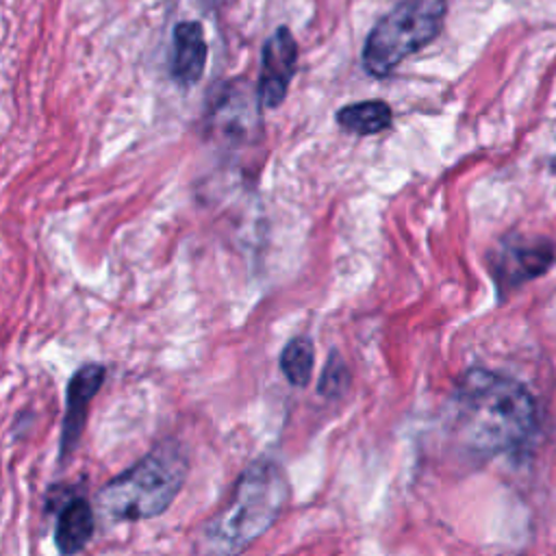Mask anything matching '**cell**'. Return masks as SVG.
<instances>
[{"mask_svg": "<svg viewBox=\"0 0 556 556\" xmlns=\"http://www.w3.org/2000/svg\"><path fill=\"white\" fill-rule=\"evenodd\" d=\"M454 430L478 454H502L526 445L539 428L532 393L504 374L473 367L454 389Z\"/></svg>", "mask_w": 556, "mask_h": 556, "instance_id": "6da1fadb", "label": "cell"}, {"mask_svg": "<svg viewBox=\"0 0 556 556\" xmlns=\"http://www.w3.org/2000/svg\"><path fill=\"white\" fill-rule=\"evenodd\" d=\"M289 482L278 463L254 460L237 480L226 506L206 523L200 545L206 556H239L280 517Z\"/></svg>", "mask_w": 556, "mask_h": 556, "instance_id": "7a4b0ae2", "label": "cell"}, {"mask_svg": "<svg viewBox=\"0 0 556 556\" xmlns=\"http://www.w3.org/2000/svg\"><path fill=\"white\" fill-rule=\"evenodd\" d=\"M187 454L174 441H163L100 493L102 513L115 521H143L169 508L187 480Z\"/></svg>", "mask_w": 556, "mask_h": 556, "instance_id": "3957f363", "label": "cell"}, {"mask_svg": "<svg viewBox=\"0 0 556 556\" xmlns=\"http://www.w3.org/2000/svg\"><path fill=\"white\" fill-rule=\"evenodd\" d=\"M445 0H402L367 35L363 65L371 76L391 74L406 56L426 48L443 28Z\"/></svg>", "mask_w": 556, "mask_h": 556, "instance_id": "277c9868", "label": "cell"}, {"mask_svg": "<svg viewBox=\"0 0 556 556\" xmlns=\"http://www.w3.org/2000/svg\"><path fill=\"white\" fill-rule=\"evenodd\" d=\"M298 59V46L287 26L276 28L263 48V67L258 80V98L267 109L282 104Z\"/></svg>", "mask_w": 556, "mask_h": 556, "instance_id": "5b68a950", "label": "cell"}, {"mask_svg": "<svg viewBox=\"0 0 556 556\" xmlns=\"http://www.w3.org/2000/svg\"><path fill=\"white\" fill-rule=\"evenodd\" d=\"M104 367L98 363L83 365L74 371V376L67 382V395H65V415H63V428H61V458H67L76 443L83 437L85 424H87V410L96 393L100 391L104 382Z\"/></svg>", "mask_w": 556, "mask_h": 556, "instance_id": "8992f818", "label": "cell"}, {"mask_svg": "<svg viewBox=\"0 0 556 556\" xmlns=\"http://www.w3.org/2000/svg\"><path fill=\"white\" fill-rule=\"evenodd\" d=\"M554 261V252L549 243H536V245H508L497 252L493 263V276L497 278V285L504 287H517L526 280H532L541 276Z\"/></svg>", "mask_w": 556, "mask_h": 556, "instance_id": "52a82bcc", "label": "cell"}, {"mask_svg": "<svg viewBox=\"0 0 556 556\" xmlns=\"http://www.w3.org/2000/svg\"><path fill=\"white\" fill-rule=\"evenodd\" d=\"M206 39L200 22H180L174 28L172 76L180 85H193L202 78L206 65Z\"/></svg>", "mask_w": 556, "mask_h": 556, "instance_id": "ba28073f", "label": "cell"}, {"mask_svg": "<svg viewBox=\"0 0 556 556\" xmlns=\"http://www.w3.org/2000/svg\"><path fill=\"white\" fill-rule=\"evenodd\" d=\"M93 528L96 519L91 504L80 495L70 497L59 510L54 523V545L61 556L78 554L89 543Z\"/></svg>", "mask_w": 556, "mask_h": 556, "instance_id": "9c48e42d", "label": "cell"}, {"mask_svg": "<svg viewBox=\"0 0 556 556\" xmlns=\"http://www.w3.org/2000/svg\"><path fill=\"white\" fill-rule=\"evenodd\" d=\"M393 113L382 100H365L354 102L337 111V122L350 132L356 135H376L391 126Z\"/></svg>", "mask_w": 556, "mask_h": 556, "instance_id": "30bf717a", "label": "cell"}, {"mask_svg": "<svg viewBox=\"0 0 556 556\" xmlns=\"http://www.w3.org/2000/svg\"><path fill=\"white\" fill-rule=\"evenodd\" d=\"M315 365V350L308 337L291 339L280 354V369L293 387H306Z\"/></svg>", "mask_w": 556, "mask_h": 556, "instance_id": "8fae6325", "label": "cell"}, {"mask_svg": "<svg viewBox=\"0 0 556 556\" xmlns=\"http://www.w3.org/2000/svg\"><path fill=\"white\" fill-rule=\"evenodd\" d=\"M348 387H350V369L343 363V358L337 352H332L324 365L317 391L326 400H334V397H341L348 391Z\"/></svg>", "mask_w": 556, "mask_h": 556, "instance_id": "7c38bea8", "label": "cell"}]
</instances>
